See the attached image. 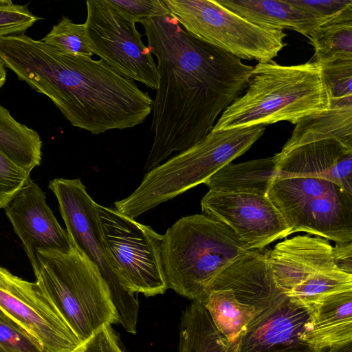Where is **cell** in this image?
<instances>
[{
    "instance_id": "13",
    "label": "cell",
    "mask_w": 352,
    "mask_h": 352,
    "mask_svg": "<svg viewBox=\"0 0 352 352\" xmlns=\"http://www.w3.org/2000/svg\"><path fill=\"white\" fill-rule=\"evenodd\" d=\"M201 207L207 216L232 230L248 250H262L291 234L282 214L267 197L209 190Z\"/></svg>"
},
{
    "instance_id": "35",
    "label": "cell",
    "mask_w": 352,
    "mask_h": 352,
    "mask_svg": "<svg viewBox=\"0 0 352 352\" xmlns=\"http://www.w3.org/2000/svg\"><path fill=\"white\" fill-rule=\"evenodd\" d=\"M71 352H124L111 327L105 325L82 342Z\"/></svg>"
},
{
    "instance_id": "22",
    "label": "cell",
    "mask_w": 352,
    "mask_h": 352,
    "mask_svg": "<svg viewBox=\"0 0 352 352\" xmlns=\"http://www.w3.org/2000/svg\"><path fill=\"white\" fill-rule=\"evenodd\" d=\"M324 140H336L352 148V107H331L301 120L278 154L281 157L302 145Z\"/></svg>"
},
{
    "instance_id": "8",
    "label": "cell",
    "mask_w": 352,
    "mask_h": 352,
    "mask_svg": "<svg viewBox=\"0 0 352 352\" xmlns=\"http://www.w3.org/2000/svg\"><path fill=\"white\" fill-rule=\"evenodd\" d=\"M163 1L188 34L240 59L267 62L286 45L283 30L253 24L217 0Z\"/></svg>"
},
{
    "instance_id": "4",
    "label": "cell",
    "mask_w": 352,
    "mask_h": 352,
    "mask_svg": "<svg viewBox=\"0 0 352 352\" xmlns=\"http://www.w3.org/2000/svg\"><path fill=\"white\" fill-rule=\"evenodd\" d=\"M257 125L211 131L144 176L138 188L115 202V208L133 219L204 184L210 176L245 153L264 133Z\"/></svg>"
},
{
    "instance_id": "36",
    "label": "cell",
    "mask_w": 352,
    "mask_h": 352,
    "mask_svg": "<svg viewBox=\"0 0 352 352\" xmlns=\"http://www.w3.org/2000/svg\"><path fill=\"white\" fill-rule=\"evenodd\" d=\"M332 256L340 270L352 275V241L336 243L332 248Z\"/></svg>"
},
{
    "instance_id": "32",
    "label": "cell",
    "mask_w": 352,
    "mask_h": 352,
    "mask_svg": "<svg viewBox=\"0 0 352 352\" xmlns=\"http://www.w3.org/2000/svg\"><path fill=\"white\" fill-rule=\"evenodd\" d=\"M39 19L26 6L0 0V38L24 34Z\"/></svg>"
},
{
    "instance_id": "30",
    "label": "cell",
    "mask_w": 352,
    "mask_h": 352,
    "mask_svg": "<svg viewBox=\"0 0 352 352\" xmlns=\"http://www.w3.org/2000/svg\"><path fill=\"white\" fill-rule=\"evenodd\" d=\"M0 352H47L40 342L0 311Z\"/></svg>"
},
{
    "instance_id": "5",
    "label": "cell",
    "mask_w": 352,
    "mask_h": 352,
    "mask_svg": "<svg viewBox=\"0 0 352 352\" xmlns=\"http://www.w3.org/2000/svg\"><path fill=\"white\" fill-rule=\"evenodd\" d=\"M246 250L222 222L199 214L182 217L163 234L162 261L167 287L201 301L214 278Z\"/></svg>"
},
{
    "instance_id": "17",
    "label": "cell",
    "mask_w": 352,
    "mask_h": 352,
    "mask_svg": "<svg viewBox=\"0 0 352 352\" xmlns=\"http://www.w3.org/2000/svg\"><path fill=\"white\" fill-rule=\"evenodd\" d=\"M332 248L326 239L306 234L285 239L272 250L267 251L270 265L279 287L286 294L338 267L332 256Z\"/></svg>"
},
{
    "instance_id": "33",
    "label": "cell",
    "mask_w": 352,
    "mask_h": 352,
    "mask_svg": "<svg viewBox=\"0 0 352 352\" xmlns=\"http://www.w3.org/2000/svg\"><path fill=\"white\" fill-rule=\"evenodd\" d=\"M30 175L0 151V209L5 208L21 191Z\"/></svg>"
},
{
    "instance_id": "15",
    "label": "cell",
    "mask_w": 352,
    "mask_h": 352,
    "mask_svg": "<svg viewBox=\"0 0 352 352\" xmlns=\"http://www.w3.org/2000/svg\"><path fill=\"white\" fill-rule=\"evenodd\" d=\"M308 316L306 309L287 298L247 325L236 352H323L300 339Z\"/></svg>"
},
{
    "instance_id": "20",
    "label": "cell",
    "mask_w": 352,
    "mask_h": 352,
    "mask_svg": "<svg viewBox=\"0 0 352 352\" xmlns=\"http://www.w3.org/2000/svg\"><path fill=\"white\" fill-rule=\"evenodd\" d=\"M249 22L269 29H288L307 37L321 26L314 14L302 10L289 0H217Z\"/></svg>"
},
{
    "instance_id": "3",
    "label": "cell",
    "mask_w": 352,
    "mask_h": 352,
    "mask_svg": "<svg viewBox=\"0 0 352 352\" xmlns=\"http://www.w3.org/2000/svg\"><path fill=\"white\" fill-rule=\"evenodd\" d=\"M330 109V91L319 63L281 65L271 60L253 67L245 92L221 114L212 131L280 121L296 124Z\"/></svg>"
},
{
    "instance_id": "21",
    "label": "cell",
    "mask_w": 352,
    "mask_h": 352,
    "mask_svg": "<svg viewBox=\"0 0 352 352\" xmlns=\"http://www.w3.org/2000/svg\"><path fill=\"white\" fill-rule=\"evenodd\" d=\"M278 157L252 160L239 164L229 163L204 184L209 190L243 193L267 197L277 177Z\"/></svg>"
},
{
    "instance_id": "34",
    "label": "cell",
    "mask_w": 352,
    "mask_h": 352,
    "mask_svg": "<svg viewBox=\"0 0 352 352\" xmlns=\"http://www.w3.org/2000/svg\"><path fill=\"white\" fill-rule=\"evenodd\" d=\"M109 2L140 22L170 14L163 0H109Z\"/></svg>"
},
{
    "instance_id": "38",
    "label": "cell",
    "mask_w": 352,
    "mask_h": 352,
    "mask_svg": "<svg viewBox=\"0 0 352 352\" xmlns=\"http://www.w3.org/2000/svg\"><path fill=\"white\" fill-rule=\"evenodd\" d=\"M7 73L6 67L0 60V89L4 85L6 81Z\"/></svg>"
},
{
    "instance_id": "1",
    "label": "cell",
    "mask_w": 352,
    "mask_h": 352,
    "mask_svg": "<svg viewBox=\"0 0 352 352\" xmlns=\"http://www.w3.org/2000/svg\"><path fill=\"white\" fill-rule=\"evenodd\" d=\"M140 23L159 74L153 140L144 166L148 171L208 135L220 113L246 89L253 67L190 36L170 14Z\"/></svg>"
},
{
    "instance_id": "11",
    "label": "cell",
    "mask_w": 352,
    "mask_h": 352,
    "mask_svg": "<svg viewBox=\"0 0 352 352\" xmlns=\"http://www.w3.org/2000/svg\"><path fill=\"white\" fill-rule=\"evenodd\" d=\"M86 6L85 34L94 54L120 76L157 90V63L134 19L109 0H89Z\"/></svg>"
},
{
    "instance_id": "7",
    "label": "cell",
    "mask_w": 352,
    "mask_h": 352,
    "mask_svg": "<svg viewBox=\"0 0 352 352\" xmlns=\"http://www.w3.org/2000/svg\"><path fill=\"white\" fill-rule=\"evenodd\" d=\"M267 197L291 234L305 232L336 243L352 241V195L336 184L311 177L276 179Z\"/></svg>"
},
{
    "instance_id": "9",
    "label": "cell",
    "mask_w": 352,
    "mask_h": 352,
    "mask_svg": "<svg viewBox=\"0 0 352 352\" xmlns=\"http://www.w3.org/2000/svg\"><path fill=\"white\" fill-rule=\"evenodd\" d=\"M48 188L55 195L71 243L96 265L109 289L118 323L136 333L139 313L138 294L123 286L103 243L96 204L80 179L55 178Z\"/></svg>"
},
{
    "instance_id": "28",
    "label": "cell",
    "mask_w": 352,
    "mask_h": 352,
    "mask_svg": "<svg viewBox=\"0 0 352 352\" xmlns=\"http://www.w3.org/2000/svg\"><path fill=\"white\" fill-rule=\"evenodd\" d=\"M41 41L63 54L83 57L94 55L86 37L85 24L75 23L65 16Z\"/></svg>"
},
{
    "instance_id": "23",
    "label": "cell",
    "mask_w": 352,
    "mask_h": 352,
    "mask_svg": "<svg viewBox=\"0 0 352 352\" xmlns=\"http://www.w3.org/2000/svg\"><path fill=\"white\" fill-rule=\"evenodd\" d=\"M214 325L201 301L192 300L179 324V352H236Z\"/></svg>"
},
{
    "instance_id": "2",
    "label": "cell",
    "mask_w": 352,
    "mask_h": 352,
    "mask_svg": "<svg viewBox=\"0 0 352 352\" xmlns=\"http://www.w3.org/2000/svg\"><path fill=\"white\" fill-rule=\"evenodd\" d=\"M0 60L72 126L92 134L133 128L152 111L148 92L101 59L63 54L21 34L0 38Z\"/></svg>"
},
{
    "instance_id": "16",
    "label": "cell",
    "mask_w": 352,
    "mask_h": 352,
    "mask_svg": "<svg viewBox=\"0 0 352 352\" xmlns=\"http://www.w3.org/2000/svg\"><path fill=\"white\" fill-rule=\"evenodd\" d=\"M212 289H231L239 302L261 312L287 298L275 280L267 252L262 250L241 254L214 278L207 293Z\"/></svg>"
},
{
    "instance_id": "18",
    "label": "cell",
    "mask_w": 352,
    "mask_h": 352,
    "mask_svg": "<svg viewBox=\"0 0 352 352\" xmlns=\"http://www.w3.org/2000/svg\"><path fill=\"white\" fill-rule=\"evenodd\" d=\"M278 157L276 179L311 177L329 181L352 195V148L336 140L298 146Z\"/></svg>"
},
{
    "instance_id": "25",
    "label": "cell",
    "mask_w": 352,
    "mask_h": 352,
    "mask_svg": "<svg viewBox=\"0 0 352 352\" xmlns=\"http://www.w3.org/2000/svg\"><path fill=\"white\" fill-rule=\"evenodd\" d=\"M42 140L34 129L16 121L0 105V151L31 173L41 162Z\"/></svg>"
},
{
    "instance_id": "37",
    "label": "cell",
    "mask_w": 352,
    "mask_h": 352,
    "mask_svg": "<svg viewBox=\"0 0 352 352\" xmlns=\"http://www.w3.org/2000/svg\"><path fill=\"white\" fill-rule=\"evenodd\" d=\"M327 349V352H352V342L333 346Z\"/></svg>"
},
{
    "instance_id": "26",
    "label": "cell",
    "mask_w": 352,
    "mask_h": 352,
    "mask_svg": "<svg viewBox=\"0 0 352 352\" xmlns=\"http://www.w3.org/2000/svg\"><path fill=\"white\" fill-rule=\"evenodd\" d=\"M351 290L352 275L337 267L294 287L285 295L309 312L329 296Z\"/></svg>"
},
{
    "instance_id": "10",
    "label": "cell",
    "mask_w": 352,
    "mask_h": 352,
    "mask_svg": "<svg viewBox=\"0 0 352 352\" xmlns=\"http://www.w3.org/2000/svg\"><path fill=\"white\" fill-rule=\"evenodd\" d=\"M102 240L124 288L146 297L168 289L162 261L163 235L116 208L96 206Z\"/></svg>"
},
{
    "instance_id": "31",
    "label": "cell",
    "mask_w": 352,
    "mask_h": 352,
    "mask_svg": "<svg viewBox=\"0 0 352 352\" xmlns=\"http://www.w3.org/2000/svg\"><path fill=\"white\" fill-rule=\"evenodd\" d=\"M295 6L316 15L321 26L352 21V0H289Z\"/></svg>"
},
{
    "instance_id": "6",
    "label": "cell",
    "mask_w": 352,
    "mask_h": 352,
    "mask_svg": "<svg viewBox=\"0 0 352 352\" xmlns=\"http://www.w3.org/2000/svg\"><path fill=\"white\" fill-rule=\"evenodd\" d=\"M32 269L35 282L81 342L118 323L99 269L73 244L67 252L39 251Z\"/></svg>"
},
{
    "instance_id": "14",
    "label": "cell",
    "mask_w": 352,
    "mask_h": 352,
    "mask_svg": "<svg viewBox=\"0 0 352 352\" xmlns=\"http://www.w3.org/2000/svg\"><path fill=\"white\" fill-rule=\"evenodd\" d=\"M6 214L33 267L39 251L67 252L72 247L64 230L46 201L41 187L31 178L5 208Z\"/></svg>"
},
{
    "instance_id": "24",
    "label": "cell",
    "mask_w": 352,
    "mask_h": 352,
    "mask_svg": "<svg viewBox=\"0 0 352 352\" xmlns=\"http://www.w3.org/2000/svg\"><path fill=\"white\" fill-rule=\"evenodd\" d=\"M201 302L217 329L234 345L247 325L261 313L239 302L231 289L210 290Z\"/></svg>"
},
{
    "instance_id": "19",
    "label": "cell",
    "mask_w": 352,
    "mask_h": 352,
    "mask_svg": "<svg viewBox=\"0 0 352 352\" xmlns=\"http://www.w3.org/2000/svg\"><path fill=\"white\" fill-rule=\"evenodd\" d=\"M300 339L319 351L352 342V290L331 296L309 311Z\"/></svg>"
},
{
    "instance_id": "12",
    "label": "cell",
    "mask_w": 352,
    "mask_h": 352,
    "mask_svg": "<svg viewBox=\"0 0 352 352\" xmlns=\"http://www.w3.org/2000/svg\"><path fill=\"white\" fill-rule=\"evenodd\" d=\"M0 311L36 338L47 352H71L81 343L36 282L1 266Z\"/></svg>"
},
{
    "instance_id": "29",
    "label": "cell",
    "mask_w": 352,
    "mask_h": 352,
    "mask_svg": "<svg viewBox=\"0 0 352 352\" xmlns=\"http://www.w3.org/2000/svg\"><path fill=\"white\" fill-rule=\"evenodd\" d=\"M321 66L331 95V107H352V60H336Z\"/></svg>"
},
{
    "instance_id": "27",
    "label": "cell",
    "mask_w": 352,
    "mask_h": 352,
    "mask_svg": "<svg viewBox=\"0 0 352 352\" xmlns=\"http://www.w3.org/2000/svg\"><path fill=\"white\" fill-rule=\"evenodd\" d=\"M309 38L319 64L352 60V21L320 26Z\"/></svg>"
}]
</instances>
